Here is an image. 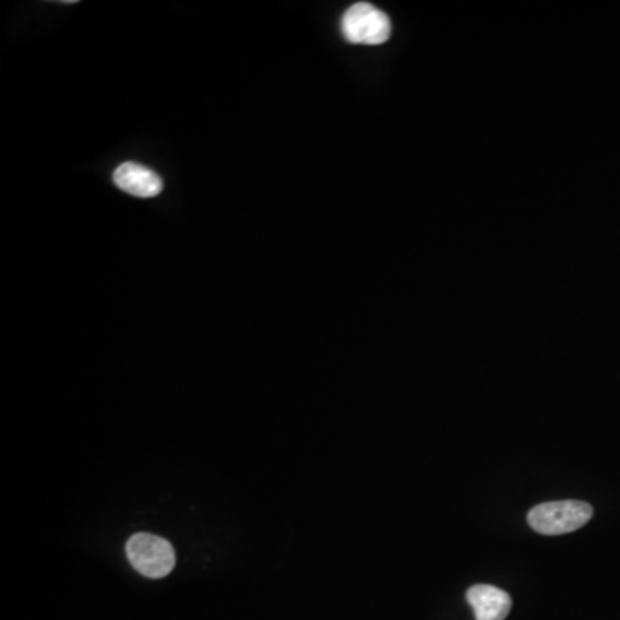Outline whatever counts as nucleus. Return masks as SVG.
Wrapping results in <instances>:
<instances>
[{
    "label": "nucleus",
    "instance_id": "nucleus-5",
    "mask_svg": "<svg viewBox=\"0 0 620 620\" xmlns=\"http://www.w3.org/2000/svg\"><path fill=\"white\" fill-rule=\"evenodd\" d=\"M467 601L473 607L476 620H505L511 613V595L490 584H476L469 588Z\"/></svg>",
    "mask_w": 620,
    "mask_h": 620
},
{
    "label": "nucleus",
    "instance_id": "nucleus-2",
    "mask_svg": "<svg viewBox=\"0 0 620 620\" xmlns=\"http://www.w3.org/2000/svg\"><path fill=\"white\" fill-rule=\"evenodd\" d=\"M127 556L131 565L151 580L166 577L176 565L171 542L151 533H136L131 536L127 542Z\"/></svg>",
    "mask_w": 620,
    "mask_h": 620
},
{
    "label": "nucleus",
    "instance_id": "nucleus-1",
    "mask_svg": "<svg viewBox=\"0 0 620 620\" xmlns=\"http://www.w3.org/2000/svg\"><path fill=\"white\" fill-rule=\"evenodd\" d=\"M593 509L580 500H562L536 505L527 514V523L536 533L545 536H559L574 533L589 523Z\"/></svg>",
    "mask_w": 620,
    "mask_h": 620
},
{
    "label": "nucleus",
    "instance_id": "nucleus-4",
    "mask_svg": "<svg viewBox=\"0 0 620 620\" xmlns=\"http://www.w3.org/2000/svg\"><path fill=\"white\" fill-rule=\"evenodd\" d=\"M115 183L119 190L139 199H152L163 192L160 176L136 163L121 164L115 171Z\"/></svg>",
    "mask_w": 620,
    "mask_h": 620
},
{
    "label": "nucleus",
    "instance_id": "nucleus-3",
    "mask_svg": "<svg viewBox=\"0 0 620 620\" xmlns=\"http://www.w3.org/2000/svg\"><path fill=\"white\" fill-rule=\"evenodd\" d=\"M343 37L359 46H380L392 35L390 17L368 2L351 5L342 20Z\"/></svg>",
    "mask_w": 620,
    "mask_h": 620
}]
</instances>
